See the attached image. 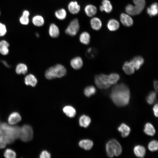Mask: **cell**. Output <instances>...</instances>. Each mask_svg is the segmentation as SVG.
<instances>
[{
    "mask_svg": "<svg viewBox=\"0 0 158 158\" xmlns=\"http://www.w3.org/2000/svg\"></svg>",
    "mask_w": 158,
    "mask_h": 158,
    "instance_id": "obj_49",
    "label": "cell"
},
{
    "mask_svg": "<svg viewBox=\"0 0 158 158\" xmlns=\"http://www.w3.org/2000/svg\"><path fill=\"white\" fill-rule=\"evenodd\" d=\"M97 53V51L95 48L90 47L86 50L85 56L88 59H92L96 57Z\"/></svg>",
    "mask_w": 158,
    "mask_h": 158,
    "instance_id": "obj_28",
    "label": "cell"
},
{
    "mask_svg": "<svg viewBox=\"0 0 158 158\" xmlns=\"http://www.w3.org/2000/svg\"><path fill=\"white\" fill-rule=\"evenodd\" d=\"M79 22L76 18L73 20L69 23L65 31L66 34L71 36H75L79 29Z\"/></svg>",
    "mask_w": 158,
    "mask_h": 158,
    "instance_id": "obj_6",
    "label": "cell"
},
{
    "mask_svg": "<svg viewBox=\"0 0 158 158\" xmlns=\"http://www.w3.org/2000/svg\"><path fill=\"white\" fill-rule=\"evenodd\" d=\"M56 17L59 20H64L66 17L67 13L64 8H61L56 11L55 13Z\"/></svg>",
    "mask_w": 158,
    "mask_h": 158,
    "instance_id": "obj_34",
    "label": "cell"
},
{
    "mask_svg": "<svg viewBox=\"0 0 158 158\" xmlns=\"http://www.w3.org/2000/svg\"><path fill=\"white\" fill-rule=\"evenodd\" d=\"M49 33L52 37L56 38L59 36L60 31L58 27L56 24L52 23L49 27Z\"/></svg>",
    "mask_w": 158,
    "mask_h": 158,
    "instance_id": "obj_15",
    "label": "cell"
},
{
    "mask_svg": "<svg viewBox=\"0 0 158 158\" xmlns=\"http://www.w3.org/2000/svg\"><path fill=\"white\" fill-rule=\"evenodd\" d=\"M45 76L48 80H52L56 78L54 74L53 66L49 68L45 71Z\"/></svg>",
    "mask_w": 158,
    "mask_h": 158,
    "instance_id": "obj_37",
    "label": "cell"
},
{
    "mask_svg": "<svg viewBox=\"0 0 158 158\" xmlns=\"http://www.w3.org/2000/svg\"><path fill=\"white\" fill-rule=\"evenodd\" d=\"M32 22L34 25L39 27L44 25V20L43 18L41 16L36 15L33 17Z\"/></svg>",
    "mask_w": 158,
    "mask_h": 158,
    "instance_id": "obj_33",
    "label": "cell"
},
{
    "mask_svg": "<svg viewBox=\"0 0 158 158\" xmlns=\"http://www.w3.org/2000/svg\"><path fill=\"white\" fill-rule=\"evenodd\" d=\"M90 24L92 28L95 30H98L101 28L102 23L101 21L98 18L94 17L90 20Z\"/></svg>",
    "mask_w": 158,
    "mask_h": 158,
    "instance_id": "obj_22",
    "label": "cell"
},
{
    "mask_svg": "<svg viewBox=\"0 0 158 158\" xmlns=\"http://www.w3.org/2000/svg\"><path fill=\"white\" fill-rule=\"evenodd\" d=\"M120 76L117 73H112L108 75L109 83L111 85L116 84Z\"/></svg>",
    "mask_w": 158,
    "mask_h": 158,
    "instance_id": "obj_36",
    "label": "cell"
},
{
    "mask_svg": "<svg viewBox=\"0 0 158 158\" xmlns=\"http://www.w3.org/2000/svg\"><path fill=\"white\" fill-rule=\"evenodd\" d=\"M20 127L18 126H13L6 123H0V133L3 140L6 144L13 143L19 138Z\"/></svg>",
    "mask_w": 158,
    "mask_h": 158,
    "instance_id": "obj_2",
    "label": "cell"
},
{
    "mask_svg": "<svg viewBox=\"0 0 158 158\" xmlns=\"http://www.w3.org/2000/svg\"><path fill=\"white\" fill-rule=\"evenodd\" d=\"M6 145V143L4 140L0 139V149L5 148Z\"/></svg>",
    "mask_w": 158,
    "mask_h": 158,
    "instance_id": "obj_45",
    "label": "cell"
},
{
    "mask_svg": "<svg viewBox=\"0 0 158 158\" xmlns=\"http://www.w3.org/2000/svg\"><path fill=\"white\" fill-rule=\"evenodd\" d=\"M80 6L76 1H71L68 5V9L72 14H75L78 13L80 10Z\"/></svg>",
    "mask_w": 158,
    "mask_h": 158,
    "instance_id": "obj_13",
    "label": "cell"
},
{
    "mask_svg": "<svg viewBox=\"0 0 158 158\" xmlns=\"http://www.w3.org/2000/svg\"><path fill=\"white\" fill-rule=\"evenodd\" d=\"M28 68L27 66L23 63H20L16 66V71L18 74H25L27 72Z\"/></svg>",
    "mask_w": 158,
    "mask_h": 158,
    "instance_id": "obj_31",
    "label": "cell"
},
{
    "mask_svg": "<svg viewBox=\"0 0 158 158\" xmlns=\"http://www.w3.org/2000/svg\"><path fill=\"white\" fill-rule=\"evenodd\" d=\"M135 5L134 6L135 14L140 13L144 9L145 4V0H133Z\"/></svg>",
    "mask_w": 158,
    "mask_h": 158,
    "instance_id": "obj_11",
    "label": "cell"
},
{
    "mask_svg": "<svg viewBox=\"0 0 158 158\" xmlns=\"http://www.w3.org/2000/svg\"><path fill=\"white\" fill-rule=\"evenodd\" d=\"M106 149L107 154L110 157L120 155L122 151L120 144L114 139L111 140L107 143Z\"/></svg>",
    "mask_w": 158,
    "mask_h": 158,
    "instance_id": "obj_3",
    "label": "cell"
},
{
    "mask_svg": "<svg viewBox=\"0 0 158 158\" xmlns=\"http://www.w3.org/2000/svg\"><path fill=\"white\" fill-rule=\"evenodd\" d=\"M95 83L99 88L106 89L111 85L109 82L108 75L104 74L97 75L95 77Z\"/></svg>",
    "mask_w": 158,
    "mask_h": 158,
    "instance_id": "obj_5",
    "label": "cell"
},
{
    "mask_svg": "<svg viewBox=\"0 0 158 158\" xmlns=\"http://www.w3.org/2000/svg\"><path fill=\"white\" fill-rule=\"evenodd\" d=\"M158 5L157 3H154L150 6V7L148 8L147 12L151 16H154L158 13Z\"/></svg>",
    "mask_w": 158,
    "mask_h": 158,
    "instance_id": "obj_30",
    "label": "cell"
},
{
    "mask_svg": "<svg viewBox=\"0 0 158 158\" xmlns=\"http://www.w3.org/2000/svg\"><path fill=\"white\" fill-rule=\"evenodd\" d=\"M84 11L86 15L91 17L95 14L97 12V9L95 6L89 4L85 6Z\"/></svg>",
    "mask_w": 158,
    "mask_h": 158,
    "instance_id": "obj_19",
    "label": "cell"
},
{
    "mask_svg": "<svg viewBox=\"0 0 158 158\" xmlns=\"http://www.w3.org/2000/svg\"><path fill=\"white\" fill-rule=\"evenodd\" d=\"M25 83L27 85H30L32 87L35 86L37 83V80L36 77L32 74L27 75L25 78Z\"/></svg>",
    "mask_w": 158,
    "mask_h": 158,
    "instance_id": "obj_14",
    "label": "cell"
},
{
    "mask_svg": "<svg viewBox=\"0 0 158 158\" xmlns=\"http://www.w3.org/2000/svg\"><path fill=\"white\" fill-rule=\"evenodd\" d=\"M123 69L126 74L130 75L133 73L135 69L130 62L126 61L124 63Z\"/></svg>",
    "mask_w": 158,
    "mask_h": 158,
    "instance_id": "obj_21",
    "label": "cell"
},
{
    "mask_svg": "<svg viewBox=\"0 0 158 158\" xmlns=\"http://www.w3.org/2000/svg\"><path fill=\"white\" fill-rule=\"evenodd\" d=\"M110 97L114 103L118 107L127 105L129 102L130 93L128 86L121 83L114 86L112 88Z\"/></svg>",
    "mask_w": 158,
    "mask_h": 158,
    "instance_id": "obj_1",
    "label": "cell"
},
{
    "mask_svg": "<svg viewBox=\"0 0 158 158\" xmlns=\"http://www.w3.org/2000/svg\"><path fill=\"white\" fill-rule=\"evenodd\" d=\"M107 27L110 31H114L117 30L119 28V24L116 20L112 19L110 20L107 24Z\"/></svg>",
    "mask_w": 158,
    "mask_h": 158,
    "instance_id": "obj_27",
    "label": "cell"
},
{
    "mask_svg": "<svg viewBox=\"0 0 158 158\" xmlns=\"http://www.w3.org/2000/svg\"><path fill=\"white\" fill-rule=\"evenodd\" d=\"M130 62L135 69L138 70L143 64L144 59L142 56H138L134 57Z\"/></svg>",
    "mask_w": 158,
    "mask_h": 158,
    "instance_id": "obj_10",
    "label": "cell"
},
{
    "mask_svg": "<svg viewBox=\"0 0 158 158\" xmlns=\"http://www.w3.org/2000/svg\"><path fill=\"white\" fill-rule=\"evenodd\" d=\"M112 9V6L108 0H103L102 2V5L100 6V9L101 11H104L106 13H109Z\"/></svg>",
    "mask_w": 158,
    "mask_h": 158,
    "instance_id": "obj_18",
    "label": "cell"
},
{
    "mask_svg": "<svg viewBox=\"0 0 158 158\" xmlns=\"http://www.w3.org/2000/svg\"><path fill=\"white\" fill-rule=\"evenodd\" d=\"M9 45L8 42L4 40L0 42V53L3 55H6L8 53V47Z\"/></svg>",
    "mask_w": 158,
    "mask_h": 158,
    "instance_id": "obj_20",
    "label": "cell"
},
{
    "mask_svg": "<svg viewBox=\"0 0 158 158\" xmlns=\"http://www.w3.org/2000/svg\"><path fill=\"white\" fill-rule=\"evenodd\" d=\"M80 146L86 150H90L92 147L93 142L89 140H83L80 141L79 143Z\"/></svg>",
    "mask_w": 158,
    "mask_h": 158,
    "instance_id": "obj_24",
    "label": "cell"
},
{
    "mask_svg": "<svg viewBox=\"0 0 158 158\" xmlns=\"http://www.w3.org/2000/svg\"><path fill=\"white\" fill-rule=\"evenodd\" d=\"M118 131L121 133L123 137H126L129 134L130 129V127L126 124L123 123L118 128Z\"/></svg>",
    "mask_w": 158,
    "mask_h": 158,
    "instance_id": "obj_17",
    "label": "cell"
},
{
    "mask_svg": "<svg viewBox=\"0 0 158 158\" xmlns=\"http://www.w3.org/2000/svg\"><path fill=\"white\" fill-rule=\"evenodd\" d=\"M4 156L7 158H15L16 157V154L12 150L7 149L4 152Z\"/></svg>",
    "mask_w": 158,
    "mask_h": 158,
    "instance_id": "obj_40",
    "label": "cell"
},
{
    "mask_svg": "<svg viewBox=\"0 0 158 158\" xmlns=\"http://www.w3.org/2000/svg\"><path fill=\"white\" fill-rule=\"evenodd\" d=\"M133 151L135 155L139 158H143L146 153L145 148L143 146L138 145L135 146Z\"/></svg>",
    "mask_w": 158,
    "mask_h": 158,
    "instance_id": "obj_16",
    "label": "cell"
},
{
    "mask_svg": "<svg viewBox=\"0 0 158 158\" xmlns=\"http://www.w3.org/2000/svg\"><path fill=\"white\" fill-rule=\"evenodd\" d=\"M90 35L87 32H83L80 35V41L81 43L84 44H88L90 43Z\"/></svg>",
    "mask_w": 158,
    "mask_h": 158,
    "instance_id": "obj_23",
    "label": "cell"
},
{
    "mask_svg": "<svg viewBox=\"0 0 158 158\" xmlns=\"http://www.w3.org/2000/svg\"><path fill=\"white\" fill-rule=\"evenodd\" d=\"M127 13L129 15H135V13L133 6L130 4L128 5L125 8Z\"/></svg>",
    "mask_w": 158,
    "mask_h": 158,
    "instance_id": "obj_41",
    "label": "cell"
},
{
    "mask_svg": "<svg viewBox=\"0 0 158 158\" xmlns=\"http://www.w3.org/2000/svg\"><path fill=\"white\" fill-rule=\"evenodd\" d=\"M63 111L67 116L70 118L74 117L76 113L75 109L70 106L65 107L63 109Z\"/></svg>",
    "mask_w": 158,
    "mask_h": 158,
    "instance_id": "obj_26",
    "label": "cell"
},
{
    "mask_svg": "<svg viewBox=\"0 0 158 158\" xmlns=\"http://www.w3.org/2000/svg\"><path fill=\"white\" fill-rule=\"evenodd\" d=\"M158 104H155L153 107V111L154 116L156 117H158Z\"/></svg>",
    "mask_w": 158,
    "mask_h": 158,
    "instance_id": "obj_44",
    "label": "cell"
},
{
    "mask_svg": "<svg viewBox=\"0 0 158 158\" xmlns=\"http://www.w3.org/2000/svg\"><path fill=\"white\" fill-rule=\"evenodd\" d=\"M157 93L152 91L149 93L146 98V100L148 103L150 104H152L155 100L157 97Z\"/></svg>",
    "mask_w": 158,
    "mask_h": 158,
    "instance_id": "obj_38",
    "label": "cell"
},
{
    "mask_svg": "<svg viewBox=\"0 0 158 158\" xmlns=\"http://www.w3.org/2000/svg\"><path fill=\"white\" fill-rule=\"evenodd\" d=\"M120 20L122 24L126 26H130L133 24L132 18L127 14L122 13L120 16Z\"/></svg>",
    "mask_w": 158,
    "mask_h": 158,
    "instance_id": "obj_12",
    "label": "cell"
},
{
    "mask_svg": "<svg viewBox=\"0 0 158 158\" xmlns=\"http://www.w3.org/2000/svg\"><path fill=\"white\" fill-rule=\"evenodd\" d=\"M6 32V29L5 25L0 23V36H4Z\"/></svg>",
    "mask_w": 158,
    "mask_h": 158,
    "instance_id": "obj_42",
    "label": "cell"
},
{
    "mask_svg": "<svg viewBox=\"0 0 158 158\" xmlns=\"http://www.w3.org/2000/svg\"><path fill=\"white\" fill-rule=\"evenodd\" d=\"M33 135L32 128L30 125L25 124L20 127L19 138L22 141H30L33 138Z\"/></svg>",
    "mask_w": 158,
    "mask_h": 158,
    "instance_id": "obj_4",
    "label": "cell"
},
{
    "mask_svg": "<svg viewBox=\"0 0 158 158\" xmlns=\"http://www.w3.org/2000/svg\"><path fill=\"white\" fill-rule=\"evenodd\" d=\"M51 157L50 154L46 150L42 151L40 155V158H49Z\"/></svg>",
    "mask_w": 158,
    "mask_h": 158,
    "instance_id": "obj_43",
    "label": "cell"
},
{
    "mask_svg": "<svg viewBox=\"0 0 158 158\" xmlns=\"http://www.w3.org/2000/svg\"><path fill=\"white\" fill-rule=\"evenodd\" d=\"M2 62L6 66L8 67H9V65L5 61H2Z\"/></svg>",
    "mask_w": 158,
    "mask_h": 158,
    "instance_id": "obj_47",
    "label": "cell"
},
{
    "mask_svg": "<svg viewBox=\"0 0 158 158\" xmlns=\"http://www.w3.org/2000/svg\"><path fill=\"white\" fill-rule=\"evenodd\" d=\"M91 121V119L89 117L83 115L80 118L79 124L80 126L86 128L89 126Z\"/></svg>",
    "mask_w": 158,
    "mask_h": 158,
    "instance_id": "obj_29",
    "label": "cell"
},
{
    "mask_svg": "<svg viewBox=\"0 0 158 158\" xmlns=\"http://www.w3.org/2000/svg\"><path fill=\"white\" fill-rule=\"evenodd\" d=\"M54 74L56 78H61L66 74L67 70L63 65L58 64L53 66Z\"/></svg>",
    "mask_w": 158,
    "mask_h": 158,
    "instance_id": "obj_7",
    "label": "cell"
},
{
    "mask_svg": "<svg viewBox=\"0 0 158 158\" xmlns=\"http://www.w3.org/2000/svg\"><path fill=\"white\" fill-rule=\"evenodd\" d=\"M20 114L16 112H13L9 115L8 121L9 124L13 125L16 124L21 120Z\"/></svg>",
    "mask_w": 158,
    "mask_h": 158,
    "instance_id": "obj_9",
    "label": "cell"
},
{
    "mask_svg": "<svg viewBox=\"0 0 158 158\" xmlns=\"http://www.w3.org/2000/svg\"><path fill=\"white\" fill-rule=\"evenodd\" d=\"M29 15V12L28 11H24L23 12L22 16L20 18V21L21 23L24 25H27L28 24Z\"/></svg>",
    "mask_w": 158,
    "mask_h": 158,
    "instance_id": "obj_35",
    "label": "cell"
},
{
    "mask_svg": "<svg viewBox=\"0 0 158 158\" xmlns=\"http://www.w3.org/2000/svg\"><path fill=\"white\" fill-rule=\"evenodd\" d=\"M96 89L94 86L93 85H90L85 88L84 93L85 96L89 97L94 95L96 92Z\"/></svg>",
    "mask_w": 158,
    "mask_h": 158,
    "instance_id": "obj_32",
    "label": "cell"
},
{
    "mask_svg": "<svg viewBox=\"0 0 158 158\" xmlns=\"http://www.w3.org/2000/svg\"><path fill=\"white\" fill-rule=\"evenodd\" d=\"M148 148L152 152L157 150L158 148V142L156 140H153L150 142L148 145Z\"/></svg>",
    "mask_w": 158,
    "mask_h": 158,
    "instance_id": "obj_39",
    "label": "cell"
},
{
    "mask_svg": "<svg viewBox=\"0 0 158 158\" xmlns=\"http://www.w3.org/2000/svg\"><path fill=\"white\" fill-rule=\"evenodd\" d=\"M154 87L155 90L158 91V81L157 80H155L153 82Z\"/></svg>",
    "mask_w": 158,
    "mask_h": 158,
    "instance_id": "obj_46",
    "label": "cell"
},
{
    "mask_svg": "<svg viewBox=\"0 0 158 158\" xmlns=\"http://www.w3.org/2000/svg\"><path fill=\"white\" fill-rule=\"evenodd\" d=\"M144 131L146 134L151 136H153L155 133L154 127L151 123H149L145 124Z\"/></svg>",
    "mask_w": 158,
    "mask_h": 158,
    "instance_id": "obj_25",
    "label": "cell"
},
{
    "mask_svg": "<svg viewBox=\"0 0 158 158\" xmlns=\"http://www.w3.org/2000/svg\"><path fill=\"white\" fill-rule=\"evenodd\" d=\"M36 36L37 37H39V35L38 34H37V33H36Z\"/></svg>",
    "mask_w": 158,
    "mask_h": 158,
    "instance_id": "obj_48",
    "label": "cell"
},
{
    "mask_svg": "<svg viewBox=\"0 0 158 158\" xmlns=\"http://www.w3.org/2000/svg\"><path fill=\"white\" fill-rule=\"evenodd\" d=\"M72 67L75 70L80 69L83 65V61L81 57L76 56L71 59L70 62Z\"/></svg>",
    "mask_w": 158,
    "mask_h": 158,
    "instance_id": "obj_8",
    "label": "cell"
}]
</instances>
